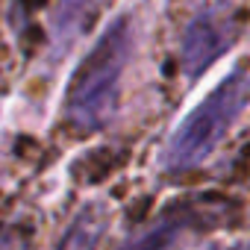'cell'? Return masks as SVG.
<instances>
[{
  "instance_id": "obj_1",
  "label": "cell",
  "mask_w": 250,
  "mask_h": 250,
  "mask_svg": "<svg viewBox=\"0 0 250 250\" xmlns=\"http://www.w3.org/2000/svg\"><path fill=\"white\" fill-rule=\"evenodd\" d=\"M133 53V21L127 15L115 18L85 59L77 65L65 91V118L74 130L94 133L112 121L118 109L121 77Z\"/></svg>"
},
{
  "instance_id": "obj_2",
  "label": "cell",
  "mask_w": 250,
  "mask_h": 250,
  "mask_svg": "<svg viewBox=\"0 0 250 250\" xmlns=\"http://www.w3.org/2000/svg\"><path fill=\"white\" fill-rule=\"evenodd\" d=\"M247 100L250 77L244 71H232L229 77H224L171 133L162 150L165 171H188L206 162L227 136V130L235 124V118L241 115V109L247 106Z\"/></svg>"
},
{
  "instance_id": "obj_3",
  "label": "cell",
  "mask_w": 250,
  "mask_h": 250,
  "mask_svg": "<svg viewBox=\"0 0 250 250\" xmlns=\"http://www.w3.org/2000/svg\"><path fill=\"white\" fill-rule=\"evenodd\" d=\"M235 24L227 15V9H203L197 12L186 33H183V44H180V65L183 74L188 80H197L203 71H209V65H215L232 44H235Z\"/></svg>"
},
{
  "instance_id": "obj_4",
  "label": "cell",
  "mask_w": 250,
  "mask_h": 250,
  "mask_svg": "<svg viewBox=\"0 0 250 250\" xmlns=\"http://www.w3.org/2000/svg\"><path fill=\"white\" fill-rule=\"evenodd\" d=\"M194 232H197V227L191 224L188 215H168L118 250H180Z\"/></svg>"
},
{
  "instance_id": "obj_5",
  "label": "cell",
  "mask_w": 250,
  "mask_h": 250,
  "mask_svg": "<svg viewBox=\"0 0 250 250\" xmlns=\"http://www.w3.org/2000/svg\"><path fill=\"white\" fill-rule=\"evenodd\" d=\"M103 227H106V212H103V206H100V203H88V206H83V209L74 215V221H71V227L65 229V235H62V241H59L56 250H91V247L97 244Z\"/></svg>"
},
{
  "instance_id": "obj_6",
  "label": "cell",
  "mask_w": 250,
  "mask_h": 250,
  "mask_svg": "<svg viewBox=\"0 0 250 250\" xmlns=\"http://www.w3.org/2000/svg\"><path fill=\"white\" fill-rule=\"evenodd\" d=\"M100 0H59L56 6V33L62 39H74L97 12Z\"/></svg>"
},
{
  "instance_id": "obj_7",
  "label": "cell",
  "mask_w": 250,
  "mask_h": 250,
  "mask_svg": "<svg viewBox=\"0 0 250 250\" xmlns=\"http://www.w3.org/2000/svg\"><path fill=\"white\" fill-rule=\"evenodd\" d=\"M232 250H250V244H238V247H232Z\"/></svg>"
}]
</instances>
